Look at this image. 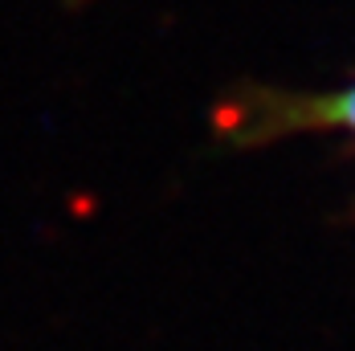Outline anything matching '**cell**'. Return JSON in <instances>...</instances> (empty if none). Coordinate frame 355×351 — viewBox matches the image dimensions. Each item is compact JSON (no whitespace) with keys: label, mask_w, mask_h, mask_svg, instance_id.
Wrapping results in <instances>:
<instances>
[{"label":"cell","mask_w":355,"mask_h":351,"mask_svg":"<svg viewBox=\"0 0 355 351\" xmlns=\"http://www.w3.org/2000/svg\"><path fill=\"white\" fill-rule=\"evenodd\" d=\"M66 8H86V4H94V0H62Z\"/></svg>","instance_id":"cell-2"},{"label":"cell","mask_w":355,"mask_h":351,"mask_svg":"<svg viewBox=\"0 0 355 351\" xmlns=\"http://www.w3.org/2000/svg\"><path fill=\"white\" fill-rule=\"evenodd\" d=\"M220 131L233 143H270L290 131L311 127H347L355 131V86L335 94H274V90H245L237 103H225L216 114Z\"/></svg>","instance_id":"cell-1"}]
</instances>
